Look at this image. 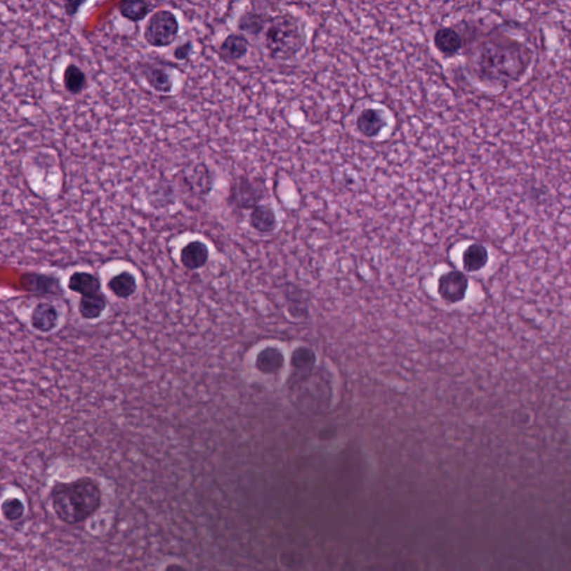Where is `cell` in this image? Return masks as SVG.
Wrapping results in <instances>:
<instances>
[{
    "label": "cell",
    "mask_w": 571,
    "mask_h": 571,
    "mask_svg": "<svg viewBox=\"0 0 571 571\" xmlns=\"http://www.w3.org/2000/svg\"><path fill=\"white\" fill-rule=\"evenodd\" d=\"M209 249L202 241L189 242L181 251V263L190 270L201 268L208 263Z\"/></svg>",
    "instance_id": "obj_13"
},
{
    "label": "cell",
    "mask_w": 571,
    "mask_h": 571,
    "mask_svg": "<svg viewBox=\"0 0 571 571\" xmlns=\"http://www.w3.org/2000/svg\"><path fill=\"white\" fill-rule=\"evenodd\" d=\"M22 284L25 289L35 293H56L60 290V284L55 279L41 275H26L22 277Z\"/></svg>",
    "instance_id": "obj_19"
},
{
    "label": "cell",
    "mask_w": 571,
    "mask_h": 571,
    "mask_svg": "<svg viewBox=\"0 0 571 571\" xmlns=\"http://www.w3.org/2000/svg\"><path fill=\"white\" fill-rule=\"evenodd\" d=\"M30 322L36 331L49 333L60 324V315L51 303H38L30 317Z\"/></svg>",
    "instance_id": "obj_10"
},
{
    "label": "cell",
    "mask_w": 571,
    "mask_h": 571,
    "mask_svg": "<svg viewBox=\"0 0 571 571\" xmlns=\"http://www.w3.org/2000/svg\"><path fill=\"white\" fill-rule=\"evenodd\" d=\"M136 279L131 273L124 271L117 276L113 277L109 282V288L114 295L119 298H128L136 293Z\"/></svg>",
    "instance_id": "obj_20"
},
{
    "label": "cell",
    "mask_w": 571,
    "mask_h": 571,
    "mask_svg": "<svg viewBox=\"0 0 571 571\" xmlns=\"http://www.w3.org/2000/svg\"><path fill=\"white\" fill-rule=\"evenodd\" d=\"M489 261V251L485 246L472 244L464 250L462 256L463 268L468 274H473L485 268Z\"/></svg>",
    "instance_id": "obj_14"
},
{
    "label": "cell",
    "mask_w": 571,
    "mask_h": 571,
    "mask_svg": "<svg viewBox=\"0 0 571 571\" xmlns=\"http://www.w3.org/2000/svg\"><path fill=\"white\" fill-rule=\"evenodd\" d=\"M270 16L259 11H244L238 20V28L247 35L258 36L265 32Z\"/></svg>",
    "instance_id": "obj_15"
},
{
    "label": "cell",
    "mask_w": 571,
    "mask_h": 571,
    "mask_svg": "<svg viewBox=\"0 0 571 571\" xmlns=\"http://www.w3.org/2000/svg\"><path fill=\"white\" fill-rule=\"evenodd\" d=\"M119 14L130 22H142L152 11L150 4L145 1H123L119 5Z\"/></svg>",
    "instance_id": "obj_23"
},
{
    "label": "cell",
    "mask_w": 571,
    "mask_h": 571,
    "mask_svg": "<svg viewBox=\"0 0 571 571\" xmlns=\"http://www.w3.org/2000/svg\"><path fill=\"white\" fill-rule=\"evenodd\" d=\"M182 182L190 192L199 197H206L214 187V176L211 171L204 163L192 164L190 168L182 171Z\"/></svg>",
    "instance_id": "obj_6"
},
{
    "label": "cell",
    "mask_w": 571,
    "mask_h": 571,
    "mask_svg": "<svg viewBox=\"0 0 571 571\" xmlns=\"http://www.w3.org/2000/svg\"><path fill=\"white\" fill-rule=\"evenodd\" d=\"M306 41V27L299 17L289 13L270 17L265 29L263 45L271 58L282 62L293 60Z\"/></svg>",
    "instance_id": "obj_3"
},
{
    "label": "cell",
    "mask_w": 571,
    "mask_h": 571,
    "mask_svg": "<svg viewBox=\"0 0 571 571\" xmlns=\"http://www.w3.org/2000/svg\"><path fill=\"white\" fill-rule=\"evenodd\" d=\"M249 51V41L244 35L230 34L220 45L219 55L225 62H238Z\"/></svg>",
    "instance_id": "obj_11"
},
{
    "label": "cell",
    "mask_w": 571,
    "mask_h": 571,
    "mask_svg": "<svg viewBox=\"0 0 571 571\" xmlns=\"http://www.w3.org/2000/svg\"><path fill=\"white\" fill-rule=\"evenodd\" d=\"M434 44L442 54L451 56L457 54L462 48L463 41L462 37L457 30L453 28H442L436 32Z\"/></svg>",
    "instance_id": "obj_16"
},
{
    "label": "cell",
    "mask_w": 571,
    "mask_h": 571,
    "mask_svg": "<svg viewBox=\"0 0 571 571\" xmlns=\"http://www.w3.org/2000/svg\"><path fill=\"white\" fill-rule=\"evenodd\" d=\"M530 52L518 43L489 41L481 46L477 62L479 71L494 81H516L525 71Z\"/></svg>",
    "instance_id": "obj_2"
},
{
    "label": "cell",
    "mask_w": 571,
    "mask_h": 571,
    "mask_svg": "<svg viewBox=\"0 0 571 571\" xmlns=\"http://www.w3.org/2000/svg\"><path fill=\"white\" fill-rule=\"evenodd\" d=\"M138 72L143 76L150 87L157 92L168 94L173 90V75L162 63H140Z\"/></svg>",
    "instance_id": "obj_7"
},
{
    "label": "cell",
    "mask_w": 571,
    "mask_h": 571,
    "mask_svg": "<svg viewBox=\"0 0 571 571\" xmlns=\"http://www.w3.org/2000/svg\"><path fill=\"white\" fill-rule=\"evenodd\" d=\"M6 504H8V509H4L3 511L8 510L9 513H7V515L5 516L7 519L11 520V517H13V512H15V517H16V519H18V518L20 517L22 513H24V509H16V508L22 506V504H20L19 501L18 502H17V501H8V502H7Z\"/></svg>",
    "instance_id": "obj_25"
},
{
    "label": "cell",
    "mask_w": 571,
    "mask_h": 571,
    "mask_svg": "<svg viewBox=\"0 0 571 571\" xmlns=\"http://www.w3.org/2000/svg\"><path fill=\"white\" fill-rule=\"evenodd\" d=\"M53 510L66 525H79L96 513L102 504V490L96 480L81 478L58 483L51 492Z\"/></svg>",
    "instance_id": "obj_1"
},
{
    "label": "cell",
    "mask_w": 571,
    "mask_h": 571,
    "mask_svg": "<svg viewBox=\"0 0 571 571\" xmlns=\"http://www.w3.org/2000/svg\"><path fill=\"white\" fill-rule=\"evenodd\" d=\"M468 278L460 271H451L440 278L439 295L443 301L459 303L463 301L468 290Z\"/></svg>",
    "instance_id": "obj_8"
},
{
    "label": "cell",
    "mask_w": 571,
    "mask_h": 571,
    "mask_svg": "<svg viewBox=\"0 0 571 571\" xmlns=\"http://www.w3.org/2000/svg\"><path fill=\"white\" fill-rule=\"evenodd\" d=\"M249 221L250 225L260 233L274 232L279 225L276 212L267 204H259L252 209Z\"/></svg>",
    "instance_id": "obj_12"
},
{
    "label": "cell",
    "mask_w": 571,
    "mask_h": 571,
    "mask_svg": "<svg viewBox=\"0 0 571 571\" xmlns=\"http://www.w3.org/2000/svg\"><path fill=\"white\" fill-rule=\"evenodd\" d=\"M68 288L74 293L84 296L93 295L100 291V284L94 275L88 273H75L68 282Z\"/></svg>",
    "instance_id": "obj_17"
},
{
    "label": "cell",
    "mask_w": 571,
    "mask_h": 571,
    "mask_svg": "<svg viewBox=\"0 0 571 571\" xmlns=\"http://www.w3.org/2000/svg\"><path fill=\"white\" fill-rule=\"evenodd\" d=\"M387 124L386 114L382 110L366 109L360 112L356 125L358 131L367 138H375Z\"/></svg>",
    "instance_id": "obj_9"
},
{
    "label": "cell",
    "mask_w": 571,
    "mask_h": 571,
    "mask_svg": "<svg viewBox=\"0 0 571 571\" xmlns=\"http://www.w3.org/2000/svg\"><path fill=\"white\" fill-rule=\"evenodd\" d=\"M284 365V356L277 348H267L260 353L257 360V367L265 374L276 373Z\"/></svg>",
    "instance_id": "obj_22"
},
{
    "label": "cell",
    "mask_w": 571,
    "mask_h": 571,
    "mask_svg": "<svg viewBox=\"0 0 571 571\" xmlns=\"http://www.w3.org/2000/svg\"><path fill=\"white\" fill-rule=\"evenodd\" d=\"M193 51V44L191 41H187V43L181 44L179 46L176 47V51H174V57H176V60H185L189 58L190 55L192 53Z\"/></svg>",
    "instance_id": "obj_24"
},
{
    "label": "cell",
    "mask_w": 571,
    "mask_h": 571,
    "mask_svg": "<svg viewBox=\"0 0 571 571\" xmlns=\"http://www.w3.org/2000/svg\"><path fill=\"white\" fill-rule=\"evenodd\" d=\"M63 83L68 93L77 95L86 86V75L79 66L75 64H70L64 72Z\"/></svg>",
    "instance_id": "obj_21"
},
{
    "label": "cell",
    "mask_w": 571,
    "mask_h": 571,
    "mask_svg": "<svg viewBox=\"0 0 571 571\" xmlns=\"http://www.w3.org/2000/svg\"><path fill=\"white\" fill-rule=\"evenodd\" d=\"M267 198V188L263 179L239 176L231 183L229 203L240 210H248L259 206Z\"/></svg>",
    "instance_id": "obj_5"
},
{
    "label": "cell",
    "mask_w": 571,
    "mask_h": 571,
    "mask_svg": "<svg viewBox=\"0 0 571 571\" xmlns=\"http://www.w3.org/2000/svg\"><path fill=\"white\" fill-rule=\"evenodd\" d=\"M180 32V22L170 11H155L144 27V41L150 46L164 48L174 43Z\"/></svg>",
    "instance_id": "obj_4"
},
{
    "label": "cell",
    "mask_w": 571,
    "mask_h": 571,
    "mask_svg": "<svg viewBox=\"0 0 571 571\" xmlns=\"http://www.w3.org/2000/svg\"><path fill=\"white\" fill-rule=\"evenodd\" d=\"M106 308V298L103 294H93V295L81 297L79 303V313L86 320H96L103 314Z\"/></svg>",
    "instance_id": "obj_18"
},
{
    "label": "cell",
    "mask_w": 571,
    "mask_h": 571,
    "mask_svg": "<svg viewBox=\"0 0 571 571\" xmlns=\"http://www.w3.org/2000/svg\"><path fill=\"white\" fill-rule=\"evenodd\" d=\"M81 3L79 1H72V3H66L65 4V11L70 16H73L75 15L77 11H79V7H81Z\"/></svg>",
    "instance_id": "obj_26"
}]
</instances>
